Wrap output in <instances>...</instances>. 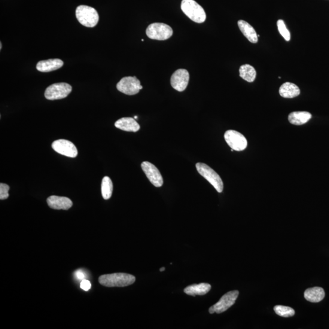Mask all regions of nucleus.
Masks as SVG:
<instances>
[{
  "mask_svg": "<svg viewBox=\"0 0 329 329\" xmlns=\"http://www.w3.org/2000/svg\"><path fill=\"white\" fill-rule=\"evenodd\" d=\"M135 281V277L126 273L105 274L99 277L100 284L107 287H124L133 284Z\"/></svg>",
  "mask_w": 329,
  "mask_h": 329,
  "instance_id": "obj_1",
  "label": "nucleus"
},
{
  "mask_svg": "<svg viewBox=\"0 0 329 329\" xmlns=\"http://www.w3.org/2000/svg\"><path fill=\"white\" fill-rule=\"evenodd\" d=\"M76 17L82 25L93 27L99 21V15L95 9L85 5L79 6L76 9Z\"/></svg>",
  "mask_w": 329,
  "mask_h": 329,
  "instance_id": "obj_2",
  "label": "nucleus"
},
{
  "mask_svg": "<svg viewBox=\"0 0 329 329\" xmlns=\"http://www.w3.org/2000/svg\"><path fill=\"white\" fill-rule=\"evenodd\" d=\"M181 9L194 22L201 23L206 19V14L204 9L194 0H182Z\"/></svg>",
  "mask_w": 329,
  "mask_h": 329,
  "instance_id": "obj_3",
  "label": "nucleus"
},
{
  "mask_svg": "<svg viewBox=\"0 0 329 329\" xmlns=\"http://www.w3.org/2000/svg\"><path fill=\"white\" fill-rule=\"evenodd\" d=\"M196 167L198 173L212 185L218 193H221L223 190L224 185L220 176L205 163H198Z\"/></svg>",
  "mask_w": 329,
  "mask_h": 329,
  "instance_id": "obj_4",
  "label": "nucleus"
},
{
  "mask_svg": "<svg viewBox=\"0 0 329 329\" xmlns=\"http://www.w3.org/2000/svg\"><path fill=\"white\" fill-rule=\"evenodd\" d=\"M149 39L166 41L172 36L173 30L170 26L162 23H154L149 25L146 30Z\"/></svg>",
  "mask_w": 329,
  "mask_h": 329,
  "instance_id": "obj_5",
  "label": "nucleus"
},
{
  "mask_svg": "<svg viewBox=\"0 0 329 329\" xmlns=\"http://www.w3.org/2000/svg\"><path fill=\"white\" fill-rule=\"evenodd\" d=\"M71 85L65 82H59L50 85L45 92V97L48 100H57L65 98L72 92Z\"/></svg>",
  "mask_w": 329,
  "mask_h": 329,
  "instance_id": "obj_6",
  "label": "nucleus"
},
{
  "mask_svg": "<svg viewBox=\"0 0 329 329\" xmlns=\"http://www.w3.org/2000/svg\"><path fill=\"white\" fill-rule=\"evenodd\" d=\"M117 88L120 92L127 95H134L138 93L143 87L136 76H127L118 82Z\"/></svg>",
  "mask_w": 329,
  "mask_h": 329,
  "instance_id": "obj_7",
  "label": "nucleus"
},
{
  "mask_svg": "<svg viewBox=\"0 0 329 329\" xmlns=\"http://www.w3.org/2000/svg\"><path fill=\"white\" fill-rule=\"evenodd\" d=\"M239 294V292L237 290L227 292V293L222 295L220 300L217 303L210 308L209 313L213 314L214 313H221L224 312L225 311L229 309L236 303Z\"/></svg>",
  "mask_w": 329,
  "mask_h": 329,
  "instance_id": "obj_8",
  "label": "nucleus"
},
{
  "mask_svg": "<svg viewBox=\"0 0 329 329\" xmlns=\"http://www.w3.org/2000/svg\"><path fill=\"white\" fill-rule=\"evenodd\" d=\"M224 139L227 145L235 151L245 150L248 145L245 137L236 130H227L224 134Z\"/></svg>",
  "mask_w": 329,
  "mask_h": 329,
  "instance_id": "obj_9",
  "label": "nucleus"
},
{
  "mask_svg": "<svg viewBox=\"0 0 329 329\" xmlns=\"http://www.w3.org/2000/svg\"><path fill=\"white\" fill-rule=\"evenodd\" d=\"M54 150L65 156L75 158L78 155V150L76 146L69 140L59 139L52 143Z\"/></svg>",
  "mask_w": 329,
  "mask_h": 329,
  "instance_id": "obj_10",
  "label": "nucleus"
},
{
  "mask_svg": "<svg viewBox=\"0 0 329 329\" xmlns=\"http://www.w3.org/2000/svg\"><path fill=\"white\" fill-rule=\"evenodd\" d=\"M143 172L145 173L149 181L156 187H160L163 184L162 176L156 167L149 161H143L141 164Z\"/></svg>",
  "mask_w": 329,
  "mask_h": 329,
  "instance_id": "obj_11",
  "label": "nucleus"
},
{
  "mask_svg": "<svg viewBox=\"0 0 329 329\" xmlns=\"http://www.w3.org/2000/svg\"><path fill=\"white\" fill-rule=\"evenodd\" d=\"M190 75L187 70L179 69L173 73L171 78V85L174 89L183 91L186 89L188 84Z\"/></svg>",
  "mask_w": 329,
  "mask_h": 329,
  "instance_id": "obj_12",
  "label": "nucleus"
},
{
  "mask_svg": "<svg viewBox=\"0 0 329 329\" xmlns=\"http://www.w3.org/2000/svg\"><path fill=\"white\" fill-rule=\"evenodd\" d=\"M47 201L49 207L53 209L67 210L73 206L71 200L67 197L51 196Z\"/></svg>",
  "mask_w": 329,
  "mask_h": 329,
  "instance_id": "obj_13",
  "label": "nucleus"
},
{
  "mask_svg": "<svg viewBox=\"0 0 329 329\" xmlns=\"http://www.w3.org/2000/svg\"><path fill=\"white\" fill-rule=\"evenodd\" d=\"M63 65V62L59 59H51L41 60L37 64L36 69L39 72L47 73L55 71Z\"/></svg>",
  "mask_w": 329,
  "mask_h": 329,
  "instance_id": "obj_14",
  "label": "nucleus"
},
{
  "mask_svg": "<svg viewBox=\"0 0 329 329\" xmlns=\"http://www.w3.org/2000/svg\"><path fill=\"white\" fill-rule=\"evenodd\" d=\"M115 126L127 132L136 133L140 129V125L136 119L130 117H124L115 122Z\"/></svg>",
  "mask_w": 329,
  "mask_h": 329,
  "instance_id": "obj_15",
  "label": "nucleus"
},
{
  "mask_svg": "<svg viewBox=\"0 0 329 329\" xmlns=\"http://www.w3.org/2000/svg\"><path fill=\"white\" fill-rule=\"evenodd\" d=\"M238 25H239L243 35L246 37L250 42L253 43V44L257 43L258 37L254 27L251 24L245 21L239 20L238 21Z\"/></svg>",
  "mask_w": 329,
  "mask_h": 329,
  "instance_id": "obj_16",
  "label": "nucleus"
},
{
  "mask_svg": "<svg viewBox=\"0 0 329 329\" xmlns=\"http://www.w3.org/2000/svg\"><path fill=\"white\" fill-rule=\"evenodd\" d=\"M300 89L298 85L291 83V82H285L279 88L280 95L285 98H292L300 95Z\"/></svg>",
  "mask_w": 329,
  "mask_h": 329,
  "instance_id": "obj_17",
  "label": "nucleus"
},
{
  "mask_svg": "<svg viewBox=\"0 0 329 329\" xmlns=\"http://www.w3.org/2000/svg\"><path fill=\"white\" fill-rule=\"evenodd\" d=\"M325 297L324 289L321 287L310 288L307 289L304 292V298L311 303H319Z\"/></svg>",
  "mask_w": 329,
  "mask_h": 329,
  "instance_id": "obj_18",
  "label": "nucleus"
},
{
  "mask_svg": "<svg viewBox=\"0 0 329 329\" xmlns=\"http://www.w3.org/2000/svg\"><path fill=\"white\" fill-rule=\"evenodd\" d=\"M312 117V114L308 112H293L288 115V121L292 124L300 126L307 123Z\"/></svg>",
  "mask_w": 329,
  "mask_h": 329,
  "instance_id": "obj_19",
  "label": "nucleus"
},
{
  "mask_svg": "<svg viewBox=\"0 0 329 329\" xmlns=\"http://www.w3.org/2000/svg\"><path fill=\"white\" fill-rule=\"evenodd\" d=\"M211 285L209 283H201L200 284H193L184 289V292L188 295L195 297L196 295H203L209 292Z\"/></svg>",
  "mask_w": 329,
  "mask_h": 329,
  "instance_id": "obj_20",
  "label": "nucleus"
},
{
  "mask_svg": "<svg viewBox=\"0 0 329 329\" xmlns=\"http://www.w3.org/2000/svg\"><path fill=\"white\" fill-rule=\"evenodd\" d=\"M240 76L249 82H254L256 78V71L254 67L248 64L240 67Z\"/></svg>",
  "mask_w": 329,
  "mask_h": 329,
  "instance_id": "obj_21",
  "label": "nucleus"
},
{
  "mask_svg": "<svg viewBox=\"0 0 329 329\" xmlns=\"http://www.w3.org/2000/svg\"><path fill=\"white\" fill-rule=\"evenodd\" d=\"M113 191V184L111 179L108 176L103 179L102 183V193L104 199L108 200L111 198Z\"/></svg>",
  "mask_w": 329,
  "mask_h": 329,
  "instance_id": "obj_22",
  "label": "nucleus"
},
{
  "mask_svg": "<svg viewBox=\"0 0 329 329\" xmlns=\"http://www.w3.org/2000/svg\"><path fill=\"white\" fill-rule=\"evenodd\" d=\"M274 312L277 315L288 318L294 315L295 312L291 307L283 306H276L274 307Z\"/></svg>",
  "mask_w": 329,
  "mask_h": 329,
  "instance_id": "obj_23",
  "label": "nucleus"
},
{
  "mask_svg": "<svg viewBox=\"0 0 329 329\" xmlns=\"http://www.w3.org/2000/svg\"><path fill=\"white\" fill-rule=\"evenodd\" d=\"M277 25L280 35L284 38L286 41H289L291 39L290 32L286 28L284 21L282 20H279L277 21Z\"/></svg>",
  "mask_w": 329,
  "mask_h": 329,
  "instance_id": "obj_24",
  "label": "nucleus"
},
{
  "mask_svg": "<svg viewBox=\"0 0 329 329\" xmlns=\"http://www.w3.org/2000/svg\"><path fill=\"white\" fill-rule=\"evenodd\" d=\"M9 186L6 184L1 183L0 184V200H5L9 198L8 191L9 190Z\"/></svg>",
  "mask_w": 329,
  "mask_h": 329,
  "instance_id": "obj_25",
  "label": "nucleus"
},
{
  "mask_svg": "<svg viewBox=\"0 0 329 329\" xmlns=\"http://www.w3.org/2000/svg\"><path fill=\"white\" fill-rule=\"evenodd\" d=\"M91 283L87 280L84 279L82 280L80 284V287L84 291H88L91 288Z\"/></svg>",
  "mask_w": 329,
  "mask_h": 329,
  "instance_id": "obj_26",
  "label": "nucleus"
},
{
  "mask_svg": "<svg viewBox=\"0 0 329 329\" xmlns=\"http://www.w3.org/2000/svg\"><path fill=\"white\" fill-rule=\"evenodd\" d=\"M76 276L79 280H83L85 277L84 274L81 270L76 271Z\"/></svg>",
  "mask_w": 329,
  "mask_h": 329,
  "instance_id": "obj_27",
  "label": "nucleus"
},
{
  "mask_svg": "<svg viewBox=\"0 0 329 329\" xmlns=\"http://www.w3.org/2000/svg\"><path fill=\"white\" fill-rule=\"evenodd\" d=\"M164 270H166V268L164 267L161 268L160 269V271H163Z\"/></svg>",
  "mask_w": 329,
  "mask_h": 329,
  "instance_id": "obj_28",
  "label": "nucleus"
},
{
  "mask_svg": "<svg viewBox=\"0 0 329 329\" xmlns=\"http://www.w3.org/2000/svg\"><path fill=\"white\" fill-rule=\"evenodd\" d=\"M2 42H1V43H0V49H1V50H2Z\"/></svg>",
  "mask_w": 329,
  "mask_h": 329,
  "instance_id": "obj_29",
  "label": "nucleus"
},
{
  "mask_svg": "<svg viewBox=\"0 0 329 329\" xmlns=\"http://www.w3.org/2000/svg\"><path fill=\"white\" fill-rule=\"evenodd\" d=\"M137 118H138V117H137V116H135V117H134V119H136H136H137Z\"/></svg>",
  "mask_w": 329,
  "mask_h": 329,
  "instance_id": "obj_30",
  "label": "nucleus"
}]
</instances>
